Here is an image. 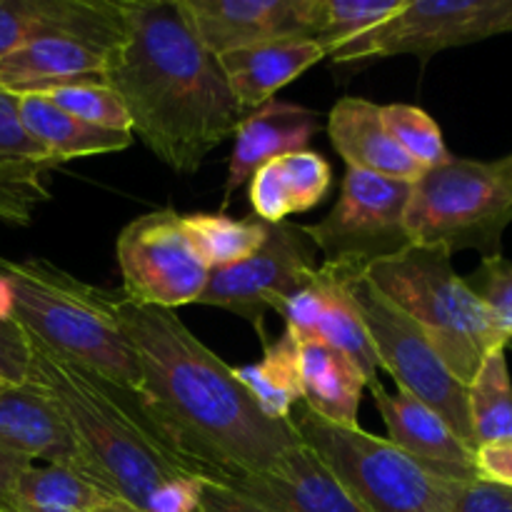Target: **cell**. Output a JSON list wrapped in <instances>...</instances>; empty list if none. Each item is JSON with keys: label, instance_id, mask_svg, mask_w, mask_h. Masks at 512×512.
<instances>
[{"label": "cell", "instance_id": "obj_22", "mask_svg": "<svg viewBox=\"0 0 512 512\" xmlns=\"http://www.w3.org/2000/svg\"><path fill=\"white\" fill-rule=\"evenodd\" d=\"M228 88L248 113L268 103L280 88L325 60L318 40H275L218 55Z\"/></svg>", "mask_w": 512, "mask_h": 512}, {"label": "cell", "instance_id": "obj_10", "mask_svg": "<svg viewBox=\"0 0 512 512\" xmlns=\"http://www.w3.org/2000/svg\"><path fill=\"white\" fill-rule=\"evenodd\" d=\"M123 298L143 308L175 310L198 303L208 285V265L195 250L183 215L153 210L130 220L118 235Z\"/></svg>", "mask_w": 512, "mask_h": 512}, {"label": "cell", "instance_id": "obj_4", "mask_svg": "<svg viewBox=\"0 0 512 512\" xmlns=\"http://www.w3.org/2000/svg\"><path fill=\"white\" fill-rule=\"evenodd\" d=\"M0 283L10 315L33 343L130 393L138 390V360L115 315V293L35 258H0Z\"/></svg>", "mask_w": 512, "mask_h": 512}, {"label": "cell", "instance_id": "obj_37", "mask_svg": "<svg viewBox=\"0 0 512 512\" xmlns=\"http://www.w3.org/2000/svg\"><path fill=\"white\" fill-rule=\"evenodd\" d=\"M453 512H512V488L485 478L460 483Z\"/></svg>", "mask_w": 512, "mask_h": 512}, {"label": "cell", "instance_id": "obj_25", "mask_svg": "<svg viewBox=\"0 0 512 512\" xmlns=\"http://www.w3.org/2000/svg\"><path fill=\"white\" fill-rule=\"evenodd\" d=\"M18 115L25 133L58 163L85 158V155L115 153L133 145L135 140L133 133H118V130H103L83 123L55 108L43 95H18Z\"/></svg>", "mask_w": 512, "mask_h": 512}, {"label": "cell", "instance_id": "obj_26", "mask_svg": "<svg viewBox=\"0 0 512 512\" xmlns=\"http://www.w3.org/2000/svg\"><path fill=\"white\" fill-rule=\"evenodd\" d=\"M110 500L83 473L65 465L25 468L0 500V512H98Z\"/></svg>", "mask_w": 512, "mask_h": 512}, {"label": "cell", "instance_id": "obj_3", "mask_svg": "<svg viewBox=\"0 0 512 512\" xmlns=\"http://www.w3.org/2000/svg\"><path fill=\"white\" fill-rule=\"evenodd\" d=\"M25 383L43 390L63 415L78 448V473L103 493L140 512H198L203 478L175 453L135 393L33 340Z\"/></svg>", "mask_w": 512, "mask_h": 512}, {"label": "cell", "instance_id": "obj_9", "mask_svg": "<svg viewBox=\"0 0 512 512\" xmlns=\"http://www.w3.org/2000/svg\"><path fill=\"white\" fill-rule=\"evenodd\" d=\"M413 183L348 168L335 208L318 225H303L325 263H353L368 270L378 260L410 248L405 230Z\"/></svg>", "mask_w": 512, "mask_h": 512}, {"label": "cell", "instance_id": "obj_11", "mask_svg": "<svg viewBox=\"0 0 512 512\" xmlns=\"http://www.w3.org/2000/svg\"><path fill=\"white\" fill-rule=\"evenodd\" d=\"M505 33H512V0H405L398 15L328 58L335 63L390 55L430 58Z\"/></svg>", "mask_w": 512, "mask_h": 512}, {"label": "cell", "instance_id": "obj_1", "mask_svg": "<svg viewBox=\"0 0 512 512\" xmlns=\"http://www.w3.org/2000/svg\"><path fill=\"white\" fill-rule=\"evenodd\" d=\"M115 315L138 360L135 398L200 478L230 483L270 473L298 448L293 423L268 418L235 368L205 348L175 310L143 308L120 293Z\"/></svg>", "mask_w": 512, "mask_h": 512}, {"label": "cell", "instance_id": "obj_42", "mask_svg": "<svg viewBox=\"0 0 512 512\" xmlns=\"http://www.w3.org/2000/svg\"><path fill=\"white\" fill-rule=\"evenodd\" d=\"M5 388H10V385L8 383H5V380H0V393H3V390Z\"/></svg>", "mask_w": 512, "mask_h": 512}, {"label": "cell", "instance_id": "obj_23", "mask_svg": "<svg viewBox=\"0 0 512 512\" xmlns=\"http://www.w3.org/2000/svg\"><path fill=\"white\" fill-rule=\"evenodd\" d=\"M333 170L328 160L313 150L283 155L250 178V208L263 223H285L293 213L313 210L328 195Z\"/></svg>", "mask_w": 512, "mask_h": 512}, {"label": "cell", "instance_id": "obj_34", "mask_svg": "<svg viewBox=\"0 0 512 512\" xmlns=\"http://www.w3.org/2000/svg\"><path fill=\"white\" fill-rule=\"evenodd\" d=\"M465 285L478 295L480 303L488 308L498 328L512 338V260L495 255L483 258L478 268L463 278Z\"/></svg>", "mask_w": 512, "mask_h": 512}, {"label": "cell", "instance_id": "obj_36", "mask_svg": "<svg viewBox=\"0 0 512 512\" xmlns=\"http://www.w3.org/2000/svg\"><path fill=\"white\" fill-rule=\"evenodd\" d=\"M0 155L45 160V163L60 165L58 160L50 158V155L25 133L18 115V95H10L5 93V90H0Z\"/></svg>", "mask_w": 512, "mask_h": 512}, {"label": "cell", "instance_id": "obj_12", "mask_svg": "<svg viewBox=\"0 0 512 512\" xmlns=\"http://www.w3.org/2000/svg\"><path fill=\"white\" fill-rule=\"evenodd\" d=\"M313 250L315 245L305 235L303 225L268 223L265 243L248 260L210 270L198 303L240 315L258 330L260 340H268L265 313L278 308L313 278L318 270Z\"/></svg>", "mask_w": 512, "mask_h": 512}, {"label": "cell", "instance_id": "obj_13", "mask_svg": "<svg viewBox=\"0 0 512 512\" xmlns=\"http://www.w3.org/2000/svg\"><path fill=\"white\" fill-rule=\"evenodd\" d=\"M358 268L360 265L353 263L318 265L313 278L288 295L275 313L283 315L285 333L295 340H315L343 353L363 373L368 388H373L380 383L378 355L350 293V275Z\"/></svg>", "mask_w": 512, "mask_h": 512}, {"label": "cell", "instance_id": "obj_39", "mask_svg": "<svg viewBox=\"0 0 512 512\" xmlns=\"http://www.w3.org/2000/svg\"><path fill=\"white\" fill-rule=\"evenodd\" d=\"M475 465L480 478L512 488V443L480 448L475 453Z\"/></svg>", "mask_w": 512, "mask_h": 512}, {"label": "cell", "instance_id": "obj_30", "mask_svg": "<svg viewBox=\"0 0 512 512\" xmlns=\"http://www.w3.org/2000/svg\"><path fill=\"white\" fill-rule=\"evenodd\" d=\"M405 0H320L318 43L325 58L403 10Z\"/></svg>", "mask_w": 512, "mask_h": 512}, {"label": "cell", "instance_id": "obj_8", "mask_svg": "<svg viewBox=\"0 0 512 512\" xmlns=\"http://www.w3.org/2000/svg\"><path fill=\"white\" fill-rule=\"evenodd\" d=\"M350 293L363 315L380 368L393 375L398 390L428 405L470 450H475L468 415V385L450 373L423 330L370 285L365 268L350 275Z\"/></svg>", "mask_w": 512, "mask_h": 512}, {"label": "cell", "instance_id": "obj_28", "mask_svg": "<svg viewBox=\"0 0 512 512\" xmlns=\"http://www.w3.org/2000/svg\"><path fill=\"white\" fill-rule=\"evenodd\" d=\"M468 415L475 453L512 443V380L505 348L493 350L468 383Z\"/></svg>", "mask_w": 512, "mask_h": 512}, {"label": "cell", "instance_id": "obj_29", "mask_svg": "<svg viewBox=\"0 0 512 512\" xmlns=\"http://www.w3.org/2000/svg\"><path fill=\"white\" fill-rule=\"evenodd\" d=\"M185 230L208 270H223L248 260L268 235L263 220H235L223 213L183 215Z\"/></svg>", "mask_w": 512, "mask_h": 512}, {"label": "cell", "instance_id": "obj_35", "mask_svg": "<svg viewBox=\"0 0 512 512\" xmlns=\"http://www.w3.org/2000/svg\"><path fill=\"white\" fill-rule=\"evenodd\" d=\"M30 368V340L10 315L8 290L0 283V380L23 385Z\"/></svg>", "mask_w": 512, "mask_h": 512}, {"label": "cell", "instance_id": "obj_44", "mask_svg": "<svg viewBox=\"0 0 512 512\" xmlns=\"http://www.w3.org/2000/svg\"><path fill=\"white\" fill-rule=\"evenodd\" d=\"M508 348H510V350H512V338H510V340H508V345H505V350H508Z\"/></svg>", "mask_w": 512, "mask_h": 512}, {"label": "cell", "instance_id": "obj_33", "mask_svg": "<svg viewBox=\"0 0 512 512\" xmlns=\"http://www.w3.org/2000/svg\"><path fill=\"white\" fill-rule=\"evenodd\" d=\"M43 98L50 100L63 113L73 115V118L83 120L88 125H95V128L133 133L123 98L108 83L65 85V88L48 90V93H43Z\"/></svg>", "mask_w": 512, "mask_h": 512}, {"label": "cell", "instance_id": "obj_27", "mask_svg": "<svg viewBox=\"0 0 512 512\" xmlns=\"http://www.w3.org/2000/svg\"><path fill=\"white\" fill-rule=\"evenodd\" d=\"M235 375L268 418L290 423L293 410L303 403L298 343L290 333H283L278 340H263V358L235 368Z\"/></svg>", "mask_w": 512, "mask_h": 512}, {"label": "cell", "instance_id": "obj_5", "mask_svg": "<svg viewBox=\"0 0 512 512\" xmlns=\"http://www.w3.org/2000/svg\"><path fill=\"white\" fill-rule=\"evenodd\" d=\"M443 248L410 245L365 270L370 285L425 333L450 373L468 385L493 350L508 345L478 295L465 285Z\"/></svg>", "mask_w": 512, "mask_h": 512}, {"label": "cell", "instance_id": "obj_40", "mask_svg": "<svg viewBox=\"0 0 512 512\" xmlns=\"http://www.w3.org/2000/svg\"><path fill=\"white\" fill-rule=\"evenodd\" d=\"M30 465H33V460L23 458V455L0 450V500H3V495L8 493L10 485L18 480V475L23 473L25 468H30Z\"/></svg>", "mask_w": 512, "mask_h": 512}, {"label": "cell", "instance_id": "obj_38", "mask_svg": "<svg viewBox=\"0 0 512 512\" xmlns=\"http://www.w3.org/2000/svg\"><path fill=\"white\" fill-rule=\"evenodd\" d=\"M198 512H275L215 480H200Z\"/></svg>", "mask_w": 512, "mask_h": 512}, {"label": "cell", "instance_id": "obj_7", "mask_svg": "<svg viewBox=\"0 0 512 512\" xmlns=\"http://www.w3.org/2000/svg\"><path fill=\"white\" fill-rule=\"evenodd\" d=\"M295 433L370 512H453L458 480L435 475L418 460L360 428H340L293 410Z\"/></svg>", "mask_w": 512, "mask_h": 512}, {"label": "cell", "instance_id": "obj_41", "mask_svg": "<svg viewBox=\"0 0 512 512\" xmlns=\"http://www.w3.org/2000/svg\"><path fill=\"white\" fill-rule=\"evenodd\" d=\"M98 512H140V510H135L133 505L123 503V500H118V498H110L108 503H105L103 508H100Z\"/></svg>", "mask_w": 512, "mask_h": 512}, {"label": "cell", "instance_id": "obj_20", "mask_svg": "<svg viewBox=\"0 0 512 512\" xmlns=\"http://www.w3.org/2000/svg\"><path fill=\"white\" fill-rule=\"evenodd\" d=\"M0 450L78 470V448L63 415L30 383L0 393Z\"/></svg>", "mask_w": 512, "mask_h": 512}, {"label": "cell", "instance_id": "obj_2", "mask_svg": "<svg viewBox=\"0 0 512 512\" xmlns=\"http://www.w3.org/2000/svg\"><path fill=\"white\" fill-rule=\"evenodd\" d=\"M125 35L105 83L123 98L133 135L178 173H193L248 115L175 0H120Z\"/></svg>", "mask_w": 512, "mask_h": 512}, {"label": "cell", "instance_id": "obj_32", "mask_svg": "<svg viewBox=\"0 0 512 512\" xmlns=\"http://www.w3.org/2000/svg\"><path fill=\"white\" fill-rule=\"evenodd\" d=\"M50 168H55V163L0 155V218L28 225L35 205L50 198L43 180Z\"/></svg>", "mask_w": 512, "mask_h": 512}, {"label": "cell", "instance_id": "obj_17", "mask_svg": "<svg viewBox=\"0 0 512 512\" xmlns=\"http://www.w3.org/2000/svg\"><path fill=\"white\" fill-rule=\"evenodd\" d=\"M223 485L275 512H370L303 443L285 453L270 473Z\"/></svg>", "mask_w": 512, "mask_h": 512}, {"label": "cell", "instance_id": "obj_19", "mask_svg": "<svg viewBox=\"0 0 512 512\" xmlns=\"http://www.w3.org/2000/svg\"><path fill=\"white\" fill-rule=\"evenodd\" d=\"M110 53L78 38H38L0 58V90L43 95L78 83H105Z\"/></svg>", "mask_w": 512, "mask_h": 512}, {"label": "cell", "instance_id": "obj_15", "mask_svg": "<svg viewBox=\"0 0 512 512\" xmlns=\"http://www.w3.org/2000/svg\"><path fill=\"white\" fill-rule=\"evenodd\" d=\"M53 35L113 53L125 35L120 0H0V58Z\"/></svg>", "mask_w": 512, "mask_h": 512}, {"label": "cell", "instance_id": "obj_21", "mask_svg": "<svg viewBox=\"0 0 512 512\" xmlns=\"http://www.w3.org/2000/svg\"><path fill=\"white\" fill-rule=\"evenodd\" d=\"M328 135L348 168L415 183L425 173L385 128L380 105L365 98H343L328 115Z\"/></svg>", "mask_w": 512, "mask_h": 512}, {"label": "cell", "instance_id": "obj_18", "mask_svg": "<svg viewBox=\"0 0 512 512\" xmlns=\"http://www.w3.org/2000/svg\"><path fill=\"white\" fill-rule=\"evenodd\" d=\"M320 130V113L288 100H268L258 110L248 113L235 130L233 153L225 178L223 203L228 208L235 190L243 188L258 168L283 155L300 153Z\"/></svg>", "mask_w": 512, "mask_h": 512}, {"label": "cell", "instance_id": "obj_6", "mask_svg": "<svg viewBox=\"0 0 512 512\" xmlns=\"http://www.w3.org/2000/svg\"><path fill=\"white\" fill-rule=\"evenodd\" d=\"M512 223V175L508 160L450 158L428 168L413 183L405 230L410 245L478 250L483 258L500 253V240Z\"/></svg>", "mask_w": 512, "mask_h": 512}, {"label": "cell", "instance_id": "obj_31", "mask_svg": "<svg viewBox=\"0 0 512 512\" xmlns=\"http://www.w3.org/2000/svg\"><path fill=\"white\" fill-rule=\"evenodd\" d=\"M380 118L385 128L393 135L395 143L415 160L423 170L435 168V165L448 163L453 155L445 148V138L440 133V125L435 123L433 115L425 113L418 105H380Z\"/></svg>", "mask_w": 512, "mask_h": 512}, {"label": "cell", "instance_id": "obj_16", "mask_svg": "<svg viewBox=\"0 0 512 512\" xmlns=\"http://www.w3.org/2000/svg\"><path fill=\"white\" fill-rule=\"evenodd\" d=\"M370 390L383 415L388 440L395 448L403 450L405 455L418 460L440 478L458 480V483L480 478L475 450H470L438 413L403 390L390 395L380 383H375Z\"/></svg>", "mask_w": 512, "mask_h": 512}, {"label": "cell", "instance_id": "obj_43", "mask_svg": "<svg viewBox=\"0 0 512 512\" xmlns=\"http://www.w3.org/2000/svg\"><path fill=\"white\" fill-rule=\"evenodd\" d=\"M505 160H508V168H510V175H512V155H508V158H505Z\"/></svg>", "mask_w": 512, "mask_h": 512}, {"label": "cell", "instance_id": "obj_24", "mask_svg": "<svg viewBox=\"0 0 512 512\" xmlns=\"http://www.w3.org/2000/svg\"><path fill=\"white\" fill-rule=\"evenodd\" d=\"M298 343V375L303 405L325 423L340 428H360L358 410L363 390L368 388L363 373L338 350L315 340Z\"/></svg>", "mask_w": 512, "mask_h": 512}, {"label": "cell", "instance_id": "obj_14", "mask_svg": "<svg viewBox=\"0 0 512 512\" xmlns=\"http://www.w3.org/2000/svg\"><path fill=\"white\" fill-rule=\"evenodd\" d=\"M213 55L275 40H315L320 0H175Z\"/></svg>", "mask_w": 512, "mask_h": 512}]
</instances>
